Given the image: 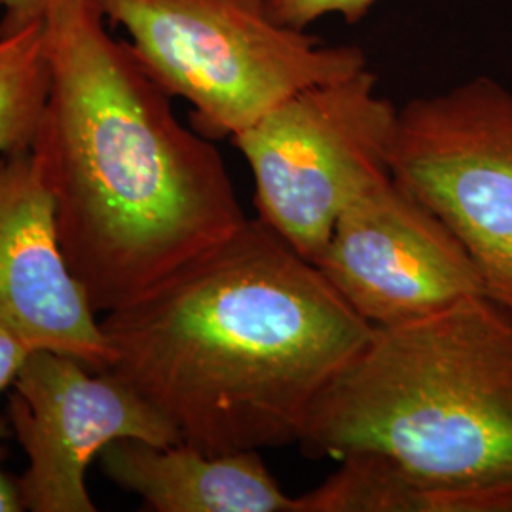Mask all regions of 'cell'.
Here are the masks:
<instances>
[{"instance_id": "cell-16", "label": "cell", "mask_w": 512, "mask_h": 512, "mask_svg": "<svg viewBox=\"0 0 512 512\" xmlns=\"http://www.w3.org/2000/svg\"><path fill=\"white\" fill-rule=\"evenodd\" d=\"M4 439H6V420L0 418V512H19L23 511V505L19 499L18 484L2 469Z\"/></svg>"}, {"instance_id": "cell-5", "label": "cell", "mask_w": 512, "mask_h": 512, "mask_svg": "<svg viewBox=\"0 0 512 512\" xmlns=\"http://www.w3.org/2000/svg\"><path fill=\"white\" fill-rule=\"evenodd\" d=\"M397 118L368 67L279 103L230 139L255 181L256 219L317 264L338 217L393 175Z\"/></svg>"}, {"instance_id": "cell-10", "label": "cell", "mask_w": 512, "mask_h": 512, "mask_svg": "<svg viewBox=\"0 0 512 512\" xmlns=\"http://www.w3.org/2000/svg\"><path fill=\"white\" fill-rule=\"evenodd\" d=\"M99 469L152 512H300L256 450L207 454L186 442L112 440Z\"/></svg>"}, {"instance_id": "cell-9", "label": "cell", "mask_w": 512, "mask_h": 512, "mask_svg": "<svg viewBox=\"0 0 512 512\" xmlns=\"http://www.w3.org/2000/svg\"><path fill=\"white\" fill-rule=\"evenodd\" d=\"M0 325L93 370L112 363L109 338L61 249L33 150L0 156Z\"/></svg>"}, {"instance_id": "cell-8", "label": "cell", "mask_w": 512, "mask_h": 512, "mask_svg": "<svg viewBox=\"0 0 512 512\" xmlns=\"http://www.w3.org/2000/svg\"><path fill=\"white\" fill-rule=\"evenodd\" d=\"M372 327H393L486 296L471 256L393 175L338 217L315 264Z\"/></svg>"}, {"instance_id": "cell-4", "label": "cell", "mask_w": 512, "mask_h": 512, "mask_svg": "<svg viewBox=\"0 0 512 512\" xmlns=\"http://www.w3.org/2000/svg\"><path fill=\"white\" fill-rule=\"evenodd\" d=\"M200 135L232 139L294 93L359 73L366 54L272 16L266 0H97Z\"/></svg>"}, {"instance_id": "cell-15", "label": "cell", "mask_w": 512, "mask_h": 512, "mask_svg": "<svg viewBox=\"0 0 512 512\" xmlns=\"http://www.w3.org/2000/svg\"><path fill=\"white\" fill-rule=\"evenodd\" d=\"M55 0H0V10L4 19L10 21H33L46 19Z\"/></svg>"}, {"instance_id": "cell-1", "label": "cell", "mask_w": 512, "mask_h": 512, "mask_svg": "<svg viewBox=\"0 0 512 512\" xmlns=\"http://www.w3.org/2000/svg\"><path fill=\"white\" fill-rule=\"evenodd\" d=\"M116 378L207 454L298 444L374 327L262 220L101 321Z\"/></svg>"}, {"instance_id": "cell-6", "label": "cell", "mask_w": 512, "mask_h": 512, "mask_svg": "<svg viewBox=\"0 0 512 512\" xmlns=\"http://www.w3.org/2000/svg\"><path fill=\"white\" fill-rule=\"evenodd\" d=\"M391 173L471 256L512 315V92L492 76L399 109Z\"/></svg>"}, {"instance_id": "cell-11", "label": "cell", "mask_w": 512, "mask_h": 512, "mask_svg": "<svg viewBox=\"0 0 512 512\" xmlns=\"http://www.w3.org/2000/svg\"><path fill=\"white\" fill-rule=\"evenodd\" d=\"M50 84L46 19H0V156L33 150Z\"/></svg>"}, {"instance_id": "cell-2", "label": "cell", "mask_w": 512, "mask_h": 512, "mask_svg": "<svg viewBox=\"0 0 512 512\" xmlns=\"http://www.w3.org/2000/svg\"><path fill=\"white\" fill-rule=\"evenodd\" d=\"M46 29L52 84L33 152L65 258L93 311L107 315L247 217L217 147L181 124L97 0H55Z\"/></svg>"}, {"instance_id": "cell-12", "label": "cell", "mask_w": 512, "mask_h": 512, "mask_svg": "<svg viewBox=\"0 0 512 512\" xmlns=\"http://www.w3.org/2000/svg\"><path fill=\"white\" fill-rule=\"evenodd\" d=\"M317 488L298 495L300 512H433V494L389 459L353 452Z\"/></svg>"}, {"instance_id": "cell-7", "label": "cell", "mask_w": 512, "mask_h": 512, "mask_svg": "<svg viewBox=\"0 0 512 512\" xmlns=\"http://www.w3.org/2000/svg\"><path fill=\"white\" fill-rule=\"evenodd\" d=\"M12 387L8 418L27 456L16 480L23 511H95L86 473L112 440L181 442L173 425L110 370L63 353L33 349Z\"/></svg>"}, {"instance_id": "cell-3", "label": "cell", "mask_w": 512, "mask_h": 512, "mask_svg": "<svg viewBox=\"0 0 512 512\" xmlns=\"http://www.w3.org/2000/svg\"><path fill=\"white\" fill-rule=\"evenodd\" d=\"M300 448L389 459L433 494V512H512V315L488 296L393 327L311 408Z\"/></svg>"}, {"instance_id": "cell-14", "label": "cell", "mask_w": 512, "mask_h": 512, "mask_svg": "<svg viewBox=\"0 0 512 512\" xmlns=\"http://www.w3.org/2000/svg\"><path fill=\"white\" fill-rule=\"evenodd\" d=\"M31 351L33 348L21 340L18 334L0 325V391L14 384L19 368Z\"/></svg>"}, {"instance_id": "cell-13", "label": "cell", "mask_w": 512, "mask_h": 512, "mask_svg": "<svg viewBox=\"0 0 512 512\" xmlns=\"http://www.w3.org/2000/svg\"><path fill=\"white\" fill-rule=\"evenodd\" d=\"M279 23L306 31L319 19L338 16L346 23H357L378 4V0H266Z\"/></svg>"}]
</instances>
